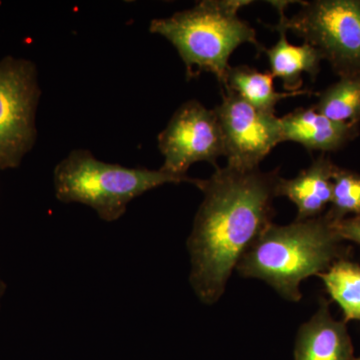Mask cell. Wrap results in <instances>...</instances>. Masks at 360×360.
<instances>
[{
	"mask_svg": "<svg viewBox=\"0 0 360 360\" xmlns=\"http://www.w3.org/2000/svg\"><path fill=\"white\" fill-rule=\"evenodd\" d=\"M342 241L326 214L295 219L288 225L271 224L246 251L236 269L243 277L265 281L286 300L297 302L304 279L349 257L350 250Z\"/></svg>",
	"mask_w": 360,
	"mask_h": 360,
	"instance_id": "obj_2",
	"label": "cell"
},
{
	"mask_svg": "<svg viewBox=\"0 0 360 360\" xmlns=\"http://www.w3.org/2000/svg\"><path fill=\"white\" fill-rule=\"evenodd\" d=\"M162 169L129 168L96 160L86 149H75L54 168L56 198L63 203H82L96 210L101 219L116 221L132 200L167 184L191 182Z\"/></svg>",
	"mask_w": 360,
	"mask_h": 360,
	"instance_id": "obj_4",
	"label": "cell"
},
{
	"mask_svg": "<svg viewBox=\"0 0 360 360\" xmlns=\"http://www.w3.org/2000/svg\"><path fill=\"white\" fill-rule=\"evenodd\" d=\"M333 225L342 240L352 241L360 245V215L333 222Z\"/></svg>",
	"mask_w": 360,
	"mask_h": 360,
	"instance_id": "obj_17",
	"label": "cell"
},
{
	"mask_svg": "<svg viewBox=\"0 0 360 360\" xmlns=\"http://www.w3.org/2000/svg\"><path fill=\"white\" fill-rule=\"evenodd\" d=\"M279 33V39L271 49H264L269 58L270 73L274 78L281 79L286 92L302 90L303 73H307L311 80L321 71V63L324 60L319 49L309 44L300 46L291 44L286 37V30L279 26H271Z\"/></svg>",
	"mask_w": 360,
	"mask_h": 360,
	"instance_id": "obj_12",
	"label": "cell"
},
{
	"mask_svg": "<svg viewBox=\"0 0 360 360\" xmlns=\"http://www.w3.org/2000/svg\"><path fill=\"white\" fill-rule=\"evenodd\" d=\"M274 77L270 72H259L248 65L229 68L222 90H231L257 110L274 112L276 104L290 97L310 94L309 90L296 92H277Z\"/></svg>",
	"mask_w": 360,
	"mask_h": 360,
	"instance_id": "obj_13",
	"label": "cell"
},
{
	"mask_svg": "<svg viewBox=\"0 0 360 360\" xmlns=\"http://www.w3.org/2000/svg\"><path fill=\"white\" fill-rule=\"evenodd\" d=\"M354 360H360V356L357 357V359H354Z\"/></svg>",
	"mask_w": 360,
	"mask_h": 360,
	"instance_id": "obj_19",
	"label": "cell"
},
{
	"mask_svg": "<svg viewBox=\"0 0 360 360\" xmlns=\"http://www.w3.org/2000/svg\"><path fill=\"white\" fill-rule=\"evenodd\" d=\"M279 168L264 172L217 168L208 179H193L203 193L187 240L191 288L205 304L217 302L232 271L276 214Z\"/></svg>",
	"mask_w": 360,
	"mask_h": 360,
	"instance_id": "obj_1",
	"label": "cell"
},
{
	"mask_svg": "<svg viewBox=\"0 0 360 360\" xmlns=\"http://www.w3.org/2000/svg\"><path fill=\"white\" fill-rule=\"evenodd\" d=\"M283 141L302 144L307 150L333 153L359 134V127L333 122L310 108H297L281 118Z\"/></svg>",
	"mask_w": 360,
	"mask_h": 360,
	"instance_id": "obj_10",
	"label": "cell"
},
{
	"mask_svg": "<svg viewBox=\"0 0 360 360\" xmlns=\"http://www.w3.org/2000/svg\"><path fill=\"white\" fill-rule=\"evenodd\" d=\"M317 96V112L333 122L359 124L360 77H340Z\"/></svg>",
	"mask_w": 360,
	"mask_h": 360,
	"instance_id": "obj_15",
	"label": "cell"
},
{
	"mask_svg": "<svg viewBox=\"0 0 360 360\" xmlns=\"http://www.w3.org/2000/svg\"><path fill=\"white\" fill-rule=\"evenodd\" d=\"M326 213L333 222L360 215V174L336 167L333 174V198Z\"/></svg>",
	"mask_w": 360,
	"mask_h": 360,
	"instance_id": "obj_16",
	"label": "cell"
},
{
	"mask_svg": "<svg viewBox=\"0 0 360 360\" xmlns=\"http://www.w3.org/2000/svg\"><path fill=\"white\" fill-rule=\"evenodd\" d=\"M6 284L4 283V281H2L1 278H0V307H1L2 296H4V293H6Z\"/></svg>",
	"mask_w": 360,
	"mask_h": 360,
	"instance_id": "obj_18",
	"label": "cell"
},
{
	"mask_svg": "<svg viewBox=\"0 0 360 360\" xmlns=\"http://www.w3.org/2000/svg\"><path fill=\"white\" fill-rule=\"evenodd\" d=\"M40 96L34 63L11 56L0 60V170L20 167L34 146Z\"/></svg>",
	"mask_w": 360,
	"mask_h": 360,
	"instance_id": "obj_6",
	"label": "cell"
},
{
	"mask_svg": "<svg viewBox=\"0 0 360 360\" xmlns=\"http://www.w3.org/2000/svg\"><path fill=\"white\" fill-rule=\"evenodd\" d=\"M158 148L165 156L163 172L187 177L194 163L210 162L219 168L217 160L225 155L224 135L214 110L198 101L182 104L158 134Z\"/></svg>",
	"mask_w": 360,
	"mask_h": 360,
	"instance_id": "obj_7",
	"label": "cell"
},
{
	"mask_svg": "<svg viewBox=\"0 0 360 360\" xmlns=\"http://www.w3.org/2000/svg\"><path fill=\"white\" fill-rule=\"evenodd\" d=\"M317 276L323 281L331 300L342 310V321H360V265L342 258Z\"/></svg>",
	"mask_w": 360,
	"mask_h": 360,
	"instance_id": "obj_14",
	"label": "cell"
},
{
	"mask_svg": "<svg viewBox=\"0 0 360 360\" xmlns=\"http://www.w3.org/2000/svg\"><path fill=\"white\" fill-rule=\"evenodd\" d=\"M354 359L347 323L333 319L328 300L321 297L316 314L298 330L295 360Z\"/></svg>",
	"mask_w": 360,
	"mask_h": 360,
	"instance_id": "obj_9",
	"label": "cell"
},
{
	"mask_svg": "<svg viewBox=\"0 0 360 360\" xmlns=\"http://www.w3.org/2000/svg\"><path fill=\"white\" fill-rule=\"evenodd\" d=\"M288 4L272 2L279 13L276 25L319 49L340 78L360 77V0L302 2L300 11L286 18Z\"/></svg>",
	"mask_w": 360,
	"mask_h": 360,
	"instance_id": "obj_5",
	"label": "cell"
},
{
	"mask_svg": "<svg viewBox=\"0 0 360 360\" xmlns=\"http://www.w3.org/2000/svg\"><path fill=\"white\" fill-rule=\"evenodd\" d=\"M222 101L214 108L229 167L257 169L277 144L283 142L281 118L253 108L231 90H222Z\"/></svg>",
	"mask_w": 360,
	"mask_h": 360,
	"instance_id": "obj_8",
	"label": "cell"
},
{
	"mask_svg": "<svg viewBox=\"0 0 360 360\" xmlns=\"http://www.w3.org/2000/svg\"><path fill=\"white\" fill-rule=\"evenodd\" d=\"M335 168V163L322 155L295 179L281 177L277 186V198H288L297 207V220L321 217L333 198Z\"/></svg>",
	"mask_w": 360,
	"mask_h": 360,
	"instance_id": "obj_11",
	"label": "cell"
},
{
	"mask_svg": "<svg viewBox=\"0 0 360 360\" xmlns=\"http://www.w3.org/2000/svg\"><path fill=\"white\" fill-rule=\"evenodd\" d=\"M248 0H203L191 9L167 18L151 20L149 32L170 42L184 61L187 79L210 72L224 87L229 58L238 47L250 44L259 52L255 28L241 20L238 11L250 4Z\"/></svg>",
	"mask_w": 360,
	"mask_h": 360,
	"instance_id": "obj_3",
	"label": "cell"
}]
</instances>
